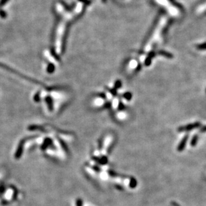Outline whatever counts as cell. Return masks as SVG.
Wrapping results in <instances>:
<instances>
[{
    "label": "cell",
    "instance_id": "6da1fadb",
    "mask_svg": "<svg viewBox=\"0 0 206 206\" xmlns=\"http://www.w3.org/2000/svg\"><path fill=\"white\" fill-rule=\"evenodd\" d=\"M86 5L87 0H78L71 7H68L62 2H58L55 6L57 21L54 29L53 50V53L57 56H60L63 52L69 25L80 16Z\"/></svg>",
    "mask_w": 206,
    "mask_h": 206
},
{
    "label": "cell",
    "instance_id": "7a4b0ae2",
    "mask_svg": "<svg viewBox=\"0 0 206 206\" xmlns=\"http://www.w3.org/2000/svg\"><path fill=\"white\" fill-rule=\"evenodd\" d=\"M69 93L61 89H43L34 95V100L48 115L57 113L69 99Z\"/></svg>",
    "mask_w": 206,
    "mask_h": 206
},
{
    "label": "cell",
    "instance_id": "3957f363",
    "mask_svg": "<svg viewBox=\"0 0 206 206\" xmlns=\"http://www.w3.org/2000/svg\"><path fill=\"white\" fill-rule=\"evenodd\" d=\"M167 24L168 17L165 16H161L159 21H157V24L156 25V27L152 31V34H151L150 38L148 39L146 43L145 44L143 52L140 57H139L140 63H145L146 60L148 59V53L151 52V51L153 50L154 46L161 42V39L162 38L163 31Z\"/></svg>",
    "mask_w": 206,
    "mask_h": 206
},
{
    "label": "cell",
    "instance_id": "277c9868",
    "mask_svg": "<svg viewBox=\"0 0 206 206\" xmlns=\"http://www.w3.org/2000/svg\"><path fill=\"white\" fill-rule=\"evenodd\" d=\"M155 2L158 5L164 7L170 16L176 17L180 15L179 9L173 4L170 0H155Z\"/></svg>",
    "mask_w": 206,
    "mask_h": 206
},
{
    "label": "cell",
    "instance_id": "5b68a950",
    "mask_svg": "<svg viewBox=\"0 0 206 206\" xmlns=\"http://www.w3.org/2000/svg\"><path fill=\"white\" fill-rule=\"evenodd\" d=\"M139 66V61L135 59H131L126 64V70L128 72H132L138 69Z\"/></svg>",
    "mask_w": 206,
    "mask_h": 206
},
{
    "label": "cell",
    "instance_id": "8992f818",
    "mask_svg": "<svg viewBox=\"0 0 206 206\" xmlns=\"http://www.w3.org/2000/svg\"><path fill=\"white\" fill-rule=\"evenodd\" d=\"M200 126V123H194L192 124H189L187 126H183V127H180L178 128V131H190L194 130V129L199 127Z\"/></svg>",
    "mask_w": 206,
    "mask_h": 206
},
{
    "label": "cell",
    "instance_id": "52a82bcc",
    "mask_svg": "<svg viewBox=\"0 0 206 206\" xmlns=\"http://www.w3.org/2000/svg\"><path fill=\"white\" fill-rule=\"evenodd\" d=\"M195 12H196V14L198 15H200L206 12V1L198 6L196 8Z\"/></svg>",
    "mask_w": 206,
    "mask_h": 206
},
{
    "label": "cell",
    "instance_id": "ba28073f",
    "mask_svg": "<svg viewBox=\"0 0 206 206\" xmlns=\"http://www.w3.org/2000/svg\"><path fill=\"white\" fill-rule=\"evenodd\" d=\"M187 139H188V135H186V136H185L184 138L182 139V141L180 142L179 145H178V152H182V151L184 149Z\"/></svg>",
    "mask_w": 206,
    "mask_h": 206
},
{
    "label": "cell",
    "instance_id": "9c48e42d",
    "mask_svg": "<svg viewBox=\"0 0 206 206\" xmlns=\"http://www.w3.org/2000/svg\"><path fill=\"white\" fill-rule=\"evenodd\" d=\"M197 136H194V137L192 139V142H191V145L192 146H195L196 145V143H197Z\"/></svg>",
    "mask_w": 206,
    "mask_h": 206
},
{
    "label": "cell",
    "instance_id": "30bf717a",
    "mask_svg": "<svg viewBox=\"0 0 206 206\" xmlns=\"http://www.w3.org/2000/svg\"><path fill=\"white\" fill-rule=\"evenodd\" d=\"M136 186H137V182H136V180L134 178H132L131 180V183H130V187L134 188Z\"/></svg>",
    "mask_w": 206,
    "mask_h": 206
},
{
    "label": "cell",
    "instance_id": "8fae6325",
    "mask_svg": "<svg viewBox=\"0 0 206 206\" xmlns=\"http://www.w3.org/2000/svg\"><path fill=\"white\" fill-rule=\"evenodd\" d=\"M197 48L198 49H200V50H204V49H206V43L205 44H201V45L197 46Z\"/></svg>",
    "mask_w": 206,
    "mask_h": 206
},
{
    "label": "cell",
    "instance_id": "7c38bea8",
    "mask_svg": "<svg viewBox=\"0 0 206 206\" xmlns=\"http://www.w3.org/2000/svg\"><path fill=\"white\" fill-rule=\"evenodd\" d=\"M200 131H201V132H205L206 131V126H204V127H202L201 129V130H200Z\"/></svg>",
    "mask_w": 206,
    "mask_h": 206
}]
</instances>
